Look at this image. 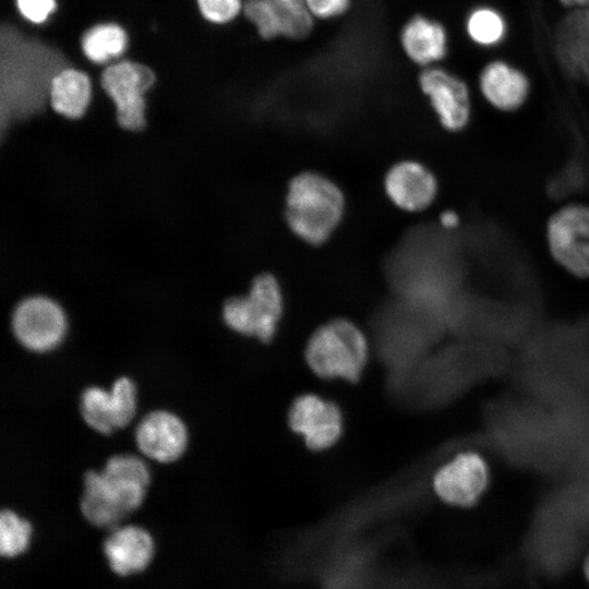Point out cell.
<instances>
[{"label":"cell","mask_w":589,"mask_h":589,"mask_svg":"<svg viewBox=\"0 0 589 589\" xmlns=\"http://www.w3.org/2000/svg\"><path fill=\"white\" fill-rule=\"evenodd\" d=\"M345 196L325 176L306 171L288 185L286 220L292 232L310 244L325 242L339 225Z\"/></svg>","instance_id":"6da1fadb"},{"label":"cell","mask_w":589,"mask_h":589,"mask_svg":"<svg viewBox=\"0 0 589 589\" xmlns=\"http://www.w3.org/2000/svg\"><path fill=\"white\" fill-rule=\"evenodd\" d=\"M305 358L311 369L322 377L356 381L366 362L368 344L353 323L338 318L314 332L308 342Z\"/></svg>","instance_id":"7a4b0ae2"},{"label":"cell","mask_w":589,"mask_h":589,"mask_svg":"<svg viewBox=\"0 0 589 589\" xmlns=\"http://www.w3.org/2000/svg\"><path fill=\"white\" fill-rule=\"evenodd\" d=\"M283 306V292L277 278L265 273L253 279L247 296L226 301L223 316L231 329L266 341L276 333Z\"/></svg>","instance_id":"3957f363"},{"label":"cell","mask_w":589,"mask_h":589,"mask_svg":"<svg viewBox=\"0 0 589 589\" xmlns=\"http://www.w3.org/2000/svg\"><path fill=\"white\" fill-rule=\"evenodd\" d=\"M431 340L432 329L410 305L388 311L377 322V351L392 372L422 359Z\"/></svg>","instance_id":"277c9868"},{"label":"cell","mask_w":589,"mask_h":589,"mask_svg":"<svg viewBox=\"0 0 589 589\" xmlns=\"http://www.w3.org/2000/svg\"><path fill=\"white\" fill-rule=\"evenodd\" d=\"M546 241L562 268L589 278V205L572 203L554 212L546 225Z\"/></svg>","instance_id":"5b68a950"},{"label":"cell","mask_w":589,"mask_h":589,"mask_svg":"<svg viewBox=\"0 0 589 589\" xmlns=\"http://www.w3.org/2000/svg\"><path fill=\"white\" fill-rule=\"evenodd\" d=\"M441 125L450 132L462 131L471 121L473 96L469 84L443 65L423 68L418 77Z\"/></svg>","instance_id":"8992f818"},{"label":"cell","mask_w":589,"mask_h":589,"mask_svg":"<svg viewBox=\"0 0 589 589\" xmlns=\"http://www.w3.org/2000/svg\"><path fill=\"white\" fill-rule=\"evenodd\" d=\"M154 82V72L137 62L113 63L103 72L101 86L115 101L117 120L122 128L136 131L145 125L144 94Z\"/></svg>","instance_id":"52a82bcc"},{"label":"cell","mask_w":589,"mask_h":589,"mask_svg":"<svg viewBox=\"0 0 589 589\" xmlns=\"http://www.w3.org/2000/svg\"><path fill=\"white\" fill-rule=\"evenodd\" d=\"M12 330L26 349L45 352L56 348L67 330L61 308L46 297L23 300L12 315Z\"/></svg>","instance_id":"ba28073f"},{"label":"cell","mask_w":589,"mask_h":589,"mask_svg":"<svg viewBox=\"0 0 589 589\" xmlns=\"http://www.w3.org/2000/svg\"><path fill=\"white\" fill-rule=\"evenodd\" d=\"M553 50L563 74L589 87V7L565 11L554 28Z\"/></svg>","instance_id":"9c48e42d"},{"label":"cell","mask_w":589,"mask_h":589,"mask_svg":"<svg viewBox=\"0 0 589 589\" xmlns=\"http://www.w3.org/2000/svg\"><path fill=\"white\" fill-rule=\"evenodd\" d=\"M80 400L84 421L103 434L125 426L136 409L134 384L124 376L119 377L110 390L97 386L85 388Z\"/></svg>","instance_id":"30bf717a"},{"label":"cell","mask_w":589,"mask_h":589,"mask_svg":"<svg viewBox=\"0 0 589 589\" xmlns=\"http://www.w3.org/2000/svg\"><path fill=\"white\" fill-rule=\"evenodd\" d=\"M289 424L309 447L324 449L340 436L342 419L334 402L306 394L298 397L291 405Z\"/></svg>","instance_id":"8fae6325"},{"label":"cell","mask_w":589,"mask_h":589,"mask_svg":"<svg viewBox=\"0 0 589 589\" xmlns=\"http://www.w3.org/2000/svg\"><path fill=\"white\" fill-rule=\"evenodd\" d=\"M478 89L483 100L495 111L515 113L528 101L529 77L504 60H492L481 71Z\"/></svg>","instance_id":"7c38bea8"},{"label":"cell","mask_w":589,"mask_h":589,"mask_svg":"<svg viewBox=\"0 0 589 589\" xmlns=\"http://www.w3.org/2000/svg\"><path fill=\"white\" fill-rule=\"evenodd\" d=\"M142 502L113 486L100 472L88 470L84 476L81 512L88 522L99 528H115Z\"/></svg>","instance_id":"4fadbf2b"},{"label":"cell","mask_w":589,"mask_h":589,"mask_svg":"<svg viewBox=\"0 0 589 589\" xmlns=\"http://www.w3.org/2000/svg\"><path fill=\"white\" fill-rule=\"evenodd\" d=\"M488 481L486 467L476 454L457 456L443 466L434 478V489L445 502L468 506L477 501Z\"/></svg>","instance_id":"5bb4252c"},{"label":"cell","mask_w":589,"mask_h":589,"mask_svg":"<svg viewBox=\"0 0 589 589\" xmlns=\"http://www.w3.org/2000/svg\"><path fill=\"white\" fill-rule=\"evenodd\" d=\"M385 191L401 209L419 212L429 207L437 194L434 175L422 164L405 160L394 165L386 173Z\"/></svg>","instance_id":"9a60e30c"},{"label":"cell","mask_w":589,"mask_h":589,"mask_svg":"<svg viewBox=\"0 0 589 589\" xmlns=\"http://www.w3.org/2000/svg\"><path fill=\"white\" fill-rule=\"evenodd\" d=\"M187 430L173 413L156 410L146 414L135 431L136 444L146 456L170 462L183 453L187 445Z\"/></svg>","instance_id":"2e32d148"},{"label":"cell","mask_w":589,"mask_h":589,"mask_svg":"<svg viewBox=\"0 0 589 589\" xmlns=\"http://www.w3.org/2000/svg\"><path fill=\"white\" fill-rule=\"evenodd\" d=\"M400 44L414 64L429 68L445 61L449 35L444 23L423 14L413 15L401 28Z\"/></svg>","instance_id":"e0dca14e"},{"label":"cell","mask_w":589,"mask_h":589,"mask_svg":"<svg viewBox=\"0 0 589 589\" xmlns=\"http://www.w3.org/2000/svg\"><path fill=\"white\" fill-rule=\"evenodd\" d=\"M104 554L110 569L128 576L145 569L154 555V540L145 529L134 526H117L104 541Z\"/></svg>","instance_id":"ac0fdd59"},{"label":"cell","mask_w":589,"mask_h":589,"mask_svg":"<svg viewBox=\"0 0 589 589\" xmlns=\"http://www.w3.org/2000/svg\"><path fill=\"white\" fill-rule=\"evenodd\" d=\"M89 77L82 71L67 69L59 72L50 84V103L60 115L76 119L86 110L91 99Z\"/></svg>","instance_id":"d6986e66"},{"label":"cell","mask_w":589,"mask_h":589,"mask_svg":"<svg viewBox=\"0 0 589 589\" xmlns=\"http://www.w3.org/2000/svg\"><path fill=\"white\" fill-rule=\"evenodd\" d=\"M128 45L124 29L113 23L98 24L82 37V49L87 59L105 63L119 57Z\"/></svg>","instance_id":"ffe728a7"},{"label":"cell","mask_w":589,"mask_h":589,"mask_svg":"<svg viewBox=\"0 0 589 589\" xmlns=\"http://www.w3.org/2000/svg\"><path fill=\"white\" fill-rule=\"evenodd\" d=\"M466 33L474 44L493 47L505 38L507 23L502 13L494 8L478 7L467 16Z\"/></svg>","instance_id":"44dd1931"},{"label":"cell","mask_w":589,"mask_h":589,"mask_svg":"<svg viewBox=\"0 0 589 589\" xmlns=\"http://www.w3.org/2000/svg\"><path fill=\"white\" fill-rule=\"evenodd\" d=\"M32 536L31 524L10 509L0 514V554L15 557L28 546Z\"/></svg>","instance_id":"7402d4cb"},{"label":"cell","mask_w":589,"mask_h":589,"mask_svg":"<svg viewBox=\"0 0 589 589\" xmlns=\"http://www.w3.org/2000/svg\"><path fill=\"white\" fill-rule=\"evenodd\" d=\"M283 19V36L291 39L304 38L313 28V16L305 0H271Z\"/></svg>","instance_id":"603a6c76"},{"label":"cell","mask_w":589,"mask_h":589,"mask_svg":"<svg viewBox=\"0 0 589 589\" xmlns=\"http://www.w3.org/2000/svg\"><path fill=\"white\" fill-rule=\"evenodd\" d=\"M243 12L262 38L283 36V19L271 0H245Z\"/></svg>","instance_id":"cb8c5ba5"},{"label":"cell","mask_w":589,"mask_h":589,"mask_svg":"<svg viewBox=\"0 0 589 589\" xmlns=\"http://www.w3.org/2000/svg\"><path fill=\"white\" fill-rule=\"evenodd\" d=\"M197 3L202 15L216 24L235 20L243 10L241 0H197Z\"/></svg>","instance_id":"d4e9b609"},{"label":"cell","mask_w":589,"mask_h":589,"mask_svg":"<svg viewBox=\"0 0 589 589\" xmlns=\"http://www.w3.org/2000/svg\"><path fill=\"white\" fill-rule=\"evenodd\" d=\"M19 12L27 21L41 24L55 12L56 0H16Z\"/></svg>","instance_id":"484cf974"},{"label":"cell","mask_w":589,"mask_h":589,"mask_svg":"<svg viewBox=\"0 0 589 589\" xmlns=\"http://www.w3.org/2000/svg\"><path fill=\"white\" fill-rule=\"evenodd\" d=\"M305 3L313 17L329 20L346 13L351 0H305Z\"/></svg>","instance_id":"4316f807"},{"label":"cell","mask_w":589,"mask_h":589,"mask_svg":"<svg viewBox=\"0 0 589 589\" xmlns=\"http://www.w3.org/2000/svg\"><path fill=\"white\" fill-rule=\"evenodd\" d=\"M444 228H455L458 225L459 218L456 213L446 211L440 217Z\"/></svg>","instance_id":"83f0119b"},{"label":"cell","mask_w":589,"mask_h":589,"mask_svg":"<svg viewBox=\"0 0 589 589\" xmlns=\"http://www.w3.org/2000/svg\"><path fill=\"white\" fill-rule=\"evenodd\" d=\"M565 9L589 7V0H558Z\"/></svg>","instance_id":"f1b7e54d"},{"label":"cell","mask_w":589,"mask_h":589,"mask_svg":"<svg viewBox=\"0 0 589 589\" xmlns=\"http://www.w3.org/2000/svg\"><path fill=\"white\" fill-rule=\"evenodd\" d=\"M585 574H586V577L589 581V552L586 556V561H585Z\"/></svg>","instance_id":"f546056e"}]
</instances>
